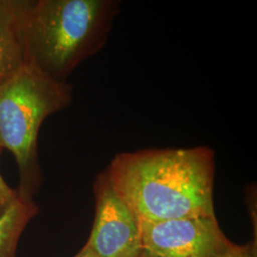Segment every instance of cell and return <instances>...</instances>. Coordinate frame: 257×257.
Segmentation results:
<instances>
[{"label": "cell", "mask_w": 257, "mask_h": 257, "mask_svg": "<svg viewBox=\"0 0 257 257\" xmlns=\"http://www.w3.org/2000/svg\"><path fill=\"white\" fill-rule=\"evenodd\" d=\"M140 257H141V256H140Z\"/></svg>", "instance_id": "8fae6325"}, {"label": "cell", "mask_w": 257, "mask_h": 257, "mask_svg": "<svg viewBox=\"0 0 257 257\" xmlns=\"http://www.w3.org/2000/svg\"><path fill=\"white\" fill-rule=\"evenodd\" d=\"M74 257H94L92 254H90L89 252H87V251H85V250H83L82 248L79 250V252L75 255Z\"/></svg>", "instance_id": "30bf717a"}, {"label": "cell", "mask_w": 257, "mask_h": 257, "mask_svg": "<svg viewBox=\"0 0 257 257\" xmlns=\"http://www.w3.org/2000/svg\"><path fill=\"white\" fill-rule=\"evenodd\" d=\"M119 10L116 0H30L24 21L27 64L67 83L105 46Z\"/></svg>", "instance_id": "7a4b0ae2"}, {"label": "cell", "mask_w": 257, "mask_h": 257, "mask_svg": "<svg viewBox=\"0 0 257 257\" xmlns=\"http://www.w3.org/2000/svg\"><path fill=\"white\" fill-rule=\"evenodd\" d=\"M30 0H0V85L26 62L24 21Z\"/></svg>", "instance_id": "8992f818"}, {"label": "cell", "mask_w": 257, "mask_h": 257, "mask_svg": "<svg viewBox=\"0 0 257 257\" xmlns=\"http://www.w3.org/2000/svg\"><path fill=\"white\" fill-rule=\"evenodd\" d=\"M39 208L34 200L19 198L0 213V257H17L19 239Z\"/></svg>", "instance_id": "52a82bcc"}, {"label": "cell", "mask_w": 257, "mask_h": 257, "mask_svg": "<svg viewBox=\"0 0 257 257\" xmlns=\"http://www.w3.org/2000/svg\"><path fill=\"white\" fill-rule=\"evenodd\" d=\"M138 220L214 216V151L145 149L121 153L106 169Z\"/></svg>", "instance_id": "6da1fadb"}, {"label": "cell", "mask_w": 257, "mask_h": 257, "mask_svg": "<svg viewBox=\"0 0 257 257\" xmlns=\"http://www.w3.org/2000/svg\"><path fill=\"white\" fill-rule=\"evenodd\" d=\"M19 191L11 188L0 174V213L19 198Z\"/></svg>", "instance_id": "ba28073f"}, {"label": "cell", "mask_w": 257, "mask_h": 257, "mask_svg": "<svg viewBox=\"0 0 257 257\" xmlns=\"http://www.w3.org/2000/svg\"><path fill=\"white\" fill-rule=\"evenodd\" d=\"M72 101L69 83L57 82L31 65L0 85V152L9 151L19 166L20 197L34 200L41 183L37 142L43 122Z\"/></svg>", "instance_id": "3957f363"}, {"label": "cell", "mask_w": 257, "mask_h": 257, "mask_svg": "<svg viewBox=\"0 0 257 257\" xmlns=\"http://www.w3.org/2000/svg\"><path fill=\"white\" fill-rule=\"evenodd\" d=\"M218 257H256V248L252 243L242 246L233 244Z\"/></svg>", "instance_id": "9c48e42d"}, {"label": "cell", "mask_w": 257, "mask_h": 257, "mask_svg": "<svg viewBox=\"0 0 257 257\" xmlns=\"http://www.w3.org/2000/svg\"><path fill=\"white\" fill-rule=\"evenodd\" d=\"M138 222L141 257H218L233 245L215 215Z\"/></svg>", "instance_id": "277c9868"}, {"label": "cell", "mask_w": 257, "mask_h": 257, "mask_svg": "<svg viewBox=\"0 0 257 257\" xmlns=\"http://www.w3.org/2000/svg\"><path fill=\"white\" fill-rule=\"evenodd\" d=\"M95 214L83 250L94 257H140L142 252L139 222L115 191L107 171L93 184Z\"/></svg>", "instance_id": "5b68a950"}]
</instances>
